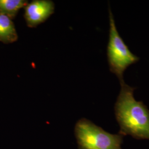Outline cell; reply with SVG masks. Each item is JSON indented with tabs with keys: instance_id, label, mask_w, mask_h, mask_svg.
<instances>
[{
	"instance_id": "obj_5",
	"label": "cell",
	"mask_w": 149,
	"mask_h": 149,
	"mask_svg": "<svg viewBox=\"0 0 149 149\" xmlns=\"http://www.w3.org/2000/svg\"><path fill=\"white\" fill-rule=\"evenodd\" d=\"M18 36L11 18L0 14V42L4 44L14 43Z\"/></svg>"
},
{
	"instance_id": "obj_3",
	"label": "cell",
	"mask_w": 149,
	"mask_h": 149,
	"mask_svg": "<svg viewBox=\"0 0 149 149\" xmlns=\"http://www.w3.org/2000/svg\"><path fill=\"white\" fill-rule=\"evenodd\" d=\"M109 34L107 46V58L109 70L114 74L120 83L124 81L123 74L128 67L137 63L138 57L129 50L118 32L114 16L109 7Z\"/></svg>"
},
{
	"instance_id": "obj_2",
	"label": "cell",
	"mask_w": 149,
	"mask_h": 149,
	"mask_svg": "<svg viewBox=\"0 0 149 149\" xmlns=\"http://www.w3.org/2000/svg\"><path fill=\"white\" fill-rule=\"evenodd\" d=\"M74 132L79 149H122L123 136L109 133L87 119H79Z\"/></svg>"
},
{
	"instance_id": "obj_6",
	"label": "cell",
	"mask_w": 149,
	"mask_h": 149,
	"mask_svg": "<svg viewBox=\"0 0 149 149\" xmlns=\"http://www.w3.org/2000/svg\"><path fill=\"white\" fill-rule=\"evenodd\" d=\"M28 3L26 0H0V14L8 16L12 19L16 17L19 10Z\"/></svg>"
},
{
	"instance_id": "obj_1",
	"label": "cell",
	"mask_w": 149,
	"mask_h": 149,
	"mask_svg": "<svg viewBox=\"0 0 149 149\" xmlns=\"http://www.w3.org/2000/svg\"><path fill=\"white\" fill-rule=\"evenodd\" d=\"M114 106L116 119L120 126L119 134L136 139L149 140V110L143 102L134 96L135 87L124 81Z\"/></svg>"
},
{
	"instance_id": "obj_4",
	"label": "cell",
	"mask_w": 149,
	"mask_h": 149,
	"mask_svg": "<svg viewBox=\"0 0 149 149\" xmlns=\"http://www.w3.org/2000/svg\"><path fill=\"white\" fill-rule=\"evenodd\" d=\"M24 17L28 27L34 28L53 14L55 5L49 0H34L24 7Z\"/></svg>"
}]
</instances>
